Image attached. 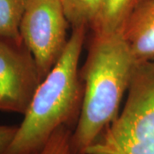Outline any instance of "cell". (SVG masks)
I'll use <instances>...</instances> for the list:
<instances>
[{
    "mask_svg": "<svg viewBox=\"0 0 154 154\" xmlns=\"http://www.w3.org/2000/svg\"><path fill=\"white\" fill-rule=\"evenodd\" d=\"M136 66L121 33L93 34L81 72L82 104L72 134L71 154H85L115 121Z\"/></svg>",
    "mask_w": 154,
    "mask_h": 154,
    "instance_id": "1",
    "label": "cell"
},
{
    "mask_svg": "<svg viewBox=\"0 0 154 154\" xmlns=\"http://www.w3.org/2000/svg\"><path fill=\"white\" fill-rule=\"evenodd\" d=\"M88 28H72L64 52L33 95L5 154H33L62 126L76 124L83 83L78 69Z\"/></svg>",
    "mask_w": 154,
    "mask_h": 154,
    "instance_id": "2",
    "label": "cell"
},
{
    "mask_svg": "<svg viewBox=\"0 0 154 154\" xmlns=\"http://www.w3.org/2000/svg\"><path fill=\"white\" fill-rule=\"evenodd\" d=\"M85 154H154V60L136 66L123 109Z\"/></svg>",
    "mask_w": 154,
    "mask_h": 154,
    "instance_id": "3",
    "label": "cell"
},
{
    "mask_svg": "<svg viewBox=\"0 0 154 154\" xmlns=\"http://www.w3.org/2000/svg\"><path fill=\"white\" fill-rule=\"evenodd\" d=\"M61 0H28L20 24L22 42L32 53L41 80L61 58L69 38Z\"/></svg>",
    "mask_w": 154,
    "mask_h": 154,
    "instance_id": "4",
    "label": "cell"
},
{
    "mask_svg": "<svg viewBox=\"0 0 154 154\" xmlns=\"http://www.w3.org/2000/svg\"><path fill=\"white\" fill-rule=\"evenodd\" d=\"M41 82L25 44L0 38V110L24 115Z\"/></svg>",
    "mask_w": 154,
    "mask_h": 154,
    "instance_id": "5",
    "label": "cell"
},
{
    "mask_svg": "<svg viewBox=\"0 0 154 154\" xmlns=\"http://www.w3.org/2000/svg\"><path fill=\"white\" fill-rule=\"evenodd\" d=\"M137 65L154 60V0H140L121 31Z\"/></svg>",
    "mask_w": 154,
    "mask_h": 154,
    "instance_id": "6",
    "label": "cell"
},
{
    "mask_svg": "<svg viewBox=\"0 0 154 154\" xmlns=\"http://www.w3.org/2000/svg\"><path fill=\"white\" fill-rule=\"evenodd\" d=\"M140 0H103L90 29L93 34L121 33L124 23Z\"/></svg>",
    "mask_w": 154,
    "mask_h": 154,
    "instance_id": "7",
    "label": "cell"
},
{
    "mask_svg": "<svg viewBox=\"0 0 154 154\" xmlns=\"http://www.w3.org/2000/svg\"><path fill=\"white\" fill-rule=\"evenodd\" d=\"M28 0H0V38L22 41L20 24Z\"/></svg>",
    "mask_w": 154,
    "mask_h": 154,
    "instance_id": "8",
    "label": "cell"
},
{
    "mask_svg": "<svg viewBox=\"0 0 154 154\" xmlns=\"http://www.w3.org/2000/svg\"><path fill=\"white\" fill-rule=\"evenodd\" d=\"M103 0H61L72 28H90L99 13Z\"/></svg>",
    "mask_w": 154,
    "mask_h": 154,
    "instance_id": "9",
    "label": "cell"
},
{
    "mask_svg": "<svg viewBox=\"0 0 154 154\" xmlns=\"http://www.w3.org/2000/svg\"><path fill=\"white\" fill-rule=\"evenodd\" d=\"M72 128L62 126L56 130L44 146L33 154H71Z\"/></svg>",
    "mask_w": 154,
    "mask_h": 154,
    "instance_id": "10",
    "label": "cell"
},
{
    "mask_svg": "<svg viewBox=\"0 0 154 154\" xmlns=\"http://www.w3.org/2000/svg\"><path fill=\"white\" fill-rule=\"evenodd\" d=\"M18 127L0 125V154H5L17 134Z\"/></svg>",
    "mask_w": 154,
    "mask_h": 154,
    "instance_id": "11",
    "label": "cell"
}]
</instances>
